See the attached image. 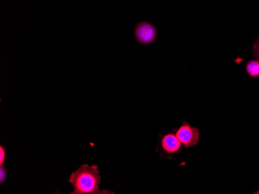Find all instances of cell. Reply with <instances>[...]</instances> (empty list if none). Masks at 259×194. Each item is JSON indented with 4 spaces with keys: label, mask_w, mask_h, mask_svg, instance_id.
Here are the masks:
<instances>
[{
    "label": "cell",
    "mask_w": 259,
    "mask_h": 194,
    "mask_svg": "<svg viewBox=\"0 0 259 194\" xmlns=\"http://www.w3.org/2000/svg\"><path fill=\"white\" fill-rule=\"evenodd\" d=\"M69 182L74 188L72 194H90L98 192L100 183L98 166L84 163L71 174Z\"/></svg>",
    "instance_id": "cell-1"
},
{
    "label": "cell",
    "mask_w": 259,
    "mask_h": 194,
    "mask_svg": "<svg viewBox=\"0 0 259 194\" xmlns=\"http://www.w3.org/2000/svg\"><path fill=\"white\" fill-rule=\"evenodd\" d=\"M176 135L186 148L195 146L199 141V131L198 128L192 127L186 122H184L176 131Z\"/></svg>",
    "instance_id": "cell-2"
},
{
    "label": "cell",
    "mask_w": 259,
    "mask_h": 194,
    "mask_svg": "<svg viewBox=\"0 0 259 194\" xmlns=\"http://www.w3.org/2000/svg\"><path fill=\"white\" fill-rule=\"evenodd\" d=\"M135 39L139 43L151 44L155 42L157 37L156 29L151 23L140 22L137 24L134 30Z\"/></svg>",
    "instance_id": "cell-3"
},
{
    "label": "cell",
    "mask_w": 259,
    "mask_h": 194,
    "mask_svg": "<svg viewBox=\"0 0 259 194\" xmlns=\"http://www.w3.org/2000/svg\"><path fill=\"white\" fill-rule=\"evenodd\" d=\"M182 144L176 135L168 134L161 140V148L165 152L174 154L181 148Z\"/></svg>",
    "instance_id": "cell-4"
},
{
    "label": "cell",
    "mask_w": 259,
    "mask_h": 194,
    "mask_svg": "<svg viewBox=\"0 0 259 194\" xmlns=\"http://www.w3.org/2000/svg\"><path fill=\"white\" fill-rule=\"evenodd\" d=\"M246 70L250 76L253 78L259 77V61L257 60L250 61L246 65Z\"/></svg>",
    "instance_id": "cell-5"
},
{
    "label": "cell",
    "mask_w": 259,
    "mask_h": 194,
    "mask_svg": "<svg viewBox=\"0 0 259 194\" xmlns=\"http://www.w3.org/2000/svg\"><path fill=\"white\" fill-rule=\"evenodd\" d=\"M6 157V151L4 150V147H0V165L3 166L4 164V160H5Z\"/></svg>",
    "instance_id": "cell-6"
},
{
    "label": "cell",
    "mask_w": 259,
    "mask_h": 194,
    "mask_svg": "<svg viewBox=\"0 0 259 194\" xmlns=\"http://www.w3.org/2000/svg\"><path fill=\"white\" fill-rule=\"evenodd\" d=\"M6 176H7L6 169H4V166H1V167H0V182H1V183H3L4 179H6Z\"/></svg>",
    "instance_id": "cell-7"
},
{
    "label": "cell",
    "mask_w": 259,
    "mask_h": 194,
    "mask_svg": "<svg viewBox=\"0 0 259 194\" xmlns=\"http://www.w3.org/2000/svg\"><path fill=\"white\" fill-rule=\"evenodd\" d=\"M254 53L257 58H259V39L254 43Z\"/></svg>",
    "instance_id": "cell-8"
},
{
    "label": "cell",
    "mask_w": 259,
    "mask_h": 194,
    "mask_svg": "<svg viewBox=\"0 0 259 194\" xmlns=\"http://www.w3.org/2000/svg\"><path fill=\"white\" fill-rule=\"evenodd\" d=\"M90 194H115L114 192H110V191H102V192H94Z\"/></svg>",
    "instance_id": "cell-9"
},
{
    "label": "cell",
    "mask_w": 259,
    "mask_h": 194,
    "mask_svg": "<svg viewBox=\"0 0 259 194\" xmlns=\"http://www.w3.org/2000/svg\"><path fill=\"white\" fill-rule=\"evenodd\" d=\"M254 194H259V191H257V192H255V193H254Z\"/></svg>",
    "instance_id": "cell-10"
}]
</instances>
